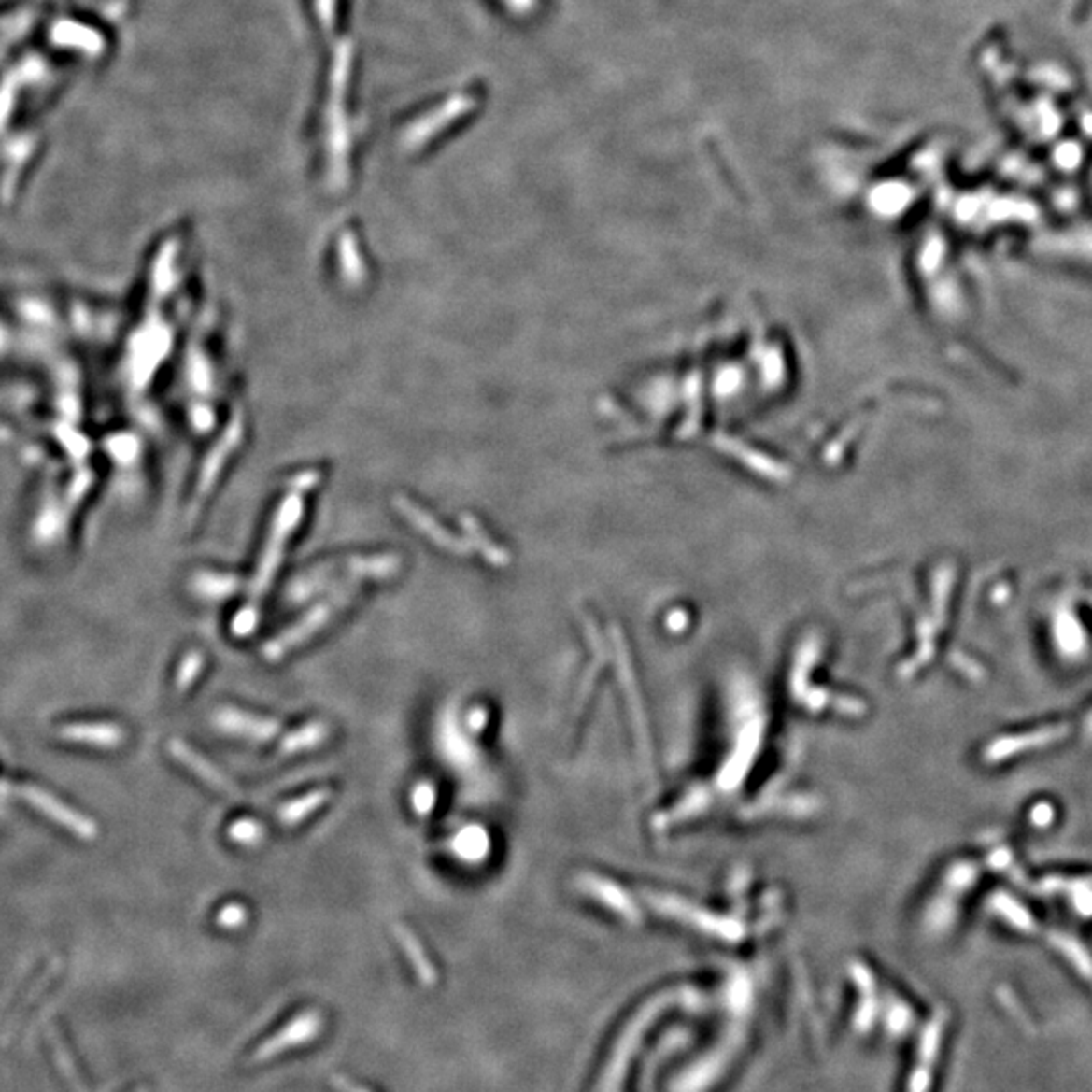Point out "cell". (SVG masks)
I'll list each match as a JSON object with an SVG mask.
<instances>
[{
  "mask_svg": "<svg viewBox=\"0 0 1092 1092\" xmlns=\"http://www.w3.org/2000/svg\"><path fill=\"white\" fill-rule=\"evenodd\" d=\"M0 793L19 797V800L27 801L29 805H33L36 809V812L45 814L53 821H59L61 826L67 828L71 833H76V836L81 840H93L97 836V826H95L93 819L73 812L69 805L55 800L53 795H49L43 789L31 787V785H15V783L0 781Z\"/></svg>",
  "mask_w": 1092,
  "mask_h": 1092,
  "instance_id": "1",
  "label": "cell"
},
{
  "mask_svg": "<svg viewBox=\"0 0 1092 1092\" xmlns=\"http://www.w3.org/2000/svg\"><path fill=\"white\" fill-rule=\"evenodd\" d=\"M342 603H345V601H328V603H322V605L314 607L308 613V616L302 617L298 623H293L291 628H288L286 631H281L279 635H276L274 640H269L263 645V649H262L263 658L267 661H277V659L284 658L286 654H290L293 647H298L300 644L308 642L312 635H316L318 631H320L324 628V625L330 619H333L334 611Z\"/></svg>",
  "mask_w": 1092,
  "mask_h": 1092,
  "instance_id": "2",
  "label": "cell"
},
{
  "mask_svg": "<svg viewBox=\"0 0 1092 1092\" xmlns=\"http://www.w3.org/2000/svg\"><path fill=\"white\" fill-rule=\"evenodd\" d=\"M213 727L229 736H237V739H245V741H251V743H267V741H274L276 736L281 732V725L274 718H267V716H257L248 713V710H241V708H233V706H223V708H217L213 716H211Z\"/></svg>",
  "mask_w": 1092,
  "mask_h": 1092,
  "instance_id": "3",
  "label": "cell"
},
{
  "mask_svg": "<svg viewBox=\"0 0 1092 1092\" xmlns=\"http://www.w3.org/2000/svg\"><path fill=\"white\" fill-rule=\"evenodd\" d=\"M168 753L173 755L182 767H187L192 775H196L203 783H206L208 787H213V789L225 793L229 797H241L239 787L231 781V777H227L223 771H220L217 765H213L211 760L203 757L199 751H194L191 745H187L180 739H173L168 743Z\"/></svg>",
  "mask_w": 1092,
  "mask_h": 1092,
  "instance_id": "4",
  "label": "cell"
},
{
  "mask_svg": "<svg viewBox=\"0 0 1092 1092\" xmlns=\"http://www.w3.org/2000/svg\"><path fill=\"white\" fill-rule=\"evenodd\" d=\"M59 736L88 746L118 748L126 741V730L116 722H73V725L61 727Z\"/></svg>",
  "mask_w": 1092,
  "mask_h": 1092,
  "instance_id": "5",
  "label": "cell"
},
{
  "mask_svg": "<svg viewBox=\"0 0 1092 1092\" xmlns=\"http://www.w3.org/2000/svg\"><path fill=\"white\" fill-rule=\"evenodd\" d=\"M330 800H333V791L330 789H314L281 805L277 809V821L281 826L288 828L298 826L310 815H314L318 809H322Z\"/></svg>",
  "mask_w": 1092,
  "mask_h": 1092,
  "instance_id": "6",
  "label": "cell"
},
{
  "mask_svg": "<svg viewBox=\"0 0 1092 1092\" xmlns=\"http://www.w3.org/2000/svg\"><path fill=\"white\" fill-rule=\"evenodd\" d=\"M330 739V727L322 720H312L296 730H291L284 736L279 745V751L284 755H298L305 751H314V748L322 746Z\"/></svg>",
  "mask_w": 1092,
  "mask_h": 1092,
  "instance_id": "7",
  "label": "cell"
},
{
  "mask_svg": "<svg viewBox=\"0 0 1092 1092\" xmlns=\"http://www.w3.org/2000/svg\"><path fill=\"white\" fill-rule=\"evenodd\" d=\"M229 838L233 844H239V845H260L265 836H267V830L263 824H260L257 819L251 817H241L237 821H233L227 830Z\"/></svg>",
  "mask_w": 1092,
  "mask_h": 1092,
  "instance_id": "8",
  "label": "cell"
},
{
  "mask_svg": "<svg viewBox=\"0 0 1092 1092\" xmlns=\"http://www.w3.org/2000/svg\"><path fill=\"white\" fill-rule=\"evenodd\" d=\"M395 935H397L399 943L403 944L404 953L409 955V959L413 961V965L417 969H419V973L423 977H433L432 963L427 961V957L423 953V947H421V943L417 941V937L413 935V930H409L404 925H395Z\"/></svg>",
  "mask_w": 1092,
  "mask_h": 1092,
  "instance_id": "9",
  "label": "cell"
},
{
  "mask_svg": "<svg viewBox=\"0 0 1092 1092\" xmlns=\"http://www.w3.org/2000/svg\"><path fill=\"white\" fill-rule=\"evenodd\" d=\"M205 670V654L199 652V649H191L182 656L178 670H177V680L175 686L178 692H187L191 686L194 684V680L201 676V672Z\"/></svg>",
  "mask_w": 1092,
  "mask_h": 1092,
  "instance_id": "10",
  "label": "cell"
},
{
  "mask_svg": "<svg viewBox=\"0 0 1092 1092\" xmlns=\"http://www.w3.org/2000/svg\"><path fill=\"white\" fill-rule=\"evenodd\" d=\"M437 801V789L433 783L429 781H421L415 785V789L411 793V803H413V812L419 815V817H429L433 812Z\"/></svg>",
  "mask_w": 1092,
  "mask_h": 1092,
  "instance_id": "11",
  "label": "cell"
},
{
  "mask_svg": "<svg viewBox=\"0 0 1092 1092\" xmlns=\"http://www.w3.org/2000/svg\"><path fill=\"white\" fill-rule=\"evenodd\" d=\"M248 916H249L248 915V909H245L243 904L231 902V904H225L223 909H220V913L217 915V923L220 927H225V929H237V927H243L245 925V920H248Z\"/></svg>",
  "mask_w": 1092,
  "mask_h": 1092,
  "instance_id": "12",
  "label": "cell"
},
{
  "mask_svg": "<svg viewBox=\"0 0 1092 1092\" xmlns=\"http://www.w3.org/2000/svg\"><path fill=\"white\" fill-rule=\"evenodd\" d=\"M255 625H257V611L255 609H243L235 617V621H233V633L239 635V637H245V635L253 633Z\"/></svg>",
  "mask_w": 1092,
  "mask_h": 1092,
  "instance_id": "13",
  "label": "cell"
},
{
  "mask_svg": "<svg viewBox=\"0 0 1092 1092\" xmlns=\"http://www.w3.org/2000/svg\"><path fill=\"white\" fill-rule=\"evenodd\" d=\"M486 718H488V716H486L484 710H472L470 716H468V725H470V729H474V730H482V729H484V725H486Z\"/></svg>",
  "mask_w": 1092,
  "mask_h": 1092,
  "instance_id": "14",
  "label": "cell"
}]
</instances>
